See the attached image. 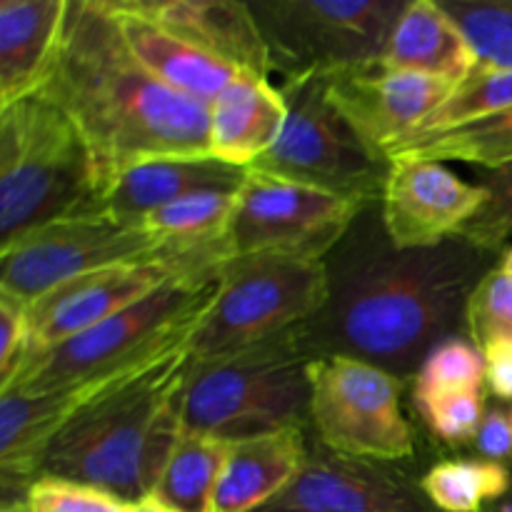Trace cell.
Listing matches in <instances>:
<instances>
[{
  "instance_id": "cell-1",
  "label": "cell",
  "mask_w": 512,
  "mask_h": 512,
  "mask_svg": "<svg viewBox=\"0 0 512 512\" xmlns=\"http://www.w3.org/2000/svg\"><path fill=\"white\" fill-rule=\"evenodd\" d=\"M488 255L463 235L435 248L398 250L383 218L365 210L325 258L328 295L300 328V348L310 360L345 355L408 373L465 318L470 293L490 270Z\"/></svg>"
},
{
  "instance_id": "cell-2",
  "label": "cell",
  "mask_w": 512,
  "mask_h": 512,
  "mask_svg": "<svg viewBox=\"0 0 512 512\" xmlns=\"http://www.w3.org/2000/svg\"><path fill=\"white\" fill-rule=\"evenodd\" d=\"M40 95L53 100L88 143L100 195L138 160L210 155V105L158 83L125 48L103 0L70 3L63 43Z\"/></svg>"
},
{
  "instance_id": "cell-3",
  "label": "cell",
  "mask_w": 512,
  "mask_h": 512,
  "mask_svg": "<svg viewBox=\"0 0 512 512\" xmlns=\"http://www.w3.org/2000/svg\"><path fill=\"white\" fill-rule=\"evenodd\" d=\"M190 340L73 415L45 448L38 475L78 480L128 505L145 503L185 430Z\"/></svg>"
},
{
  "instance_id": "cell-4",
  "label": "cell",
  "mask_w": 512,
  "mask_h": 512,
  "mask_svg": "<svg viewBox=\"0 0 512 512\" xmlns=\"http://www.w3.org/2000/svg\"><path fill=\"white\" fill-rule=\"evenodd\" d=\"M100 183L73 120L35 93L0 110V248L30 230L93 213Z\"/></svg>"
},
{
  "instance_id": "cell-5",
  "label": "cell",
  "mask_w": 512,
  "mask_h": 512,
  "mask_svg": "<svg viewBox=\"0 0 512 512\" xmlns=\"http://www.w3.org/2000/svg\"><path fill=\"white\" fill-rule=\"evenodd\" d=\"M298 333L233 355L190 358L183 428L223 440L300 428L310 415V358Z\"/></svg>"
},
{
  "instance_id": "cell-6",
  "label": "cell",
  "mask_w": 512,
  "mask_h": 512,
  "mask_svg": "<svg viewBox=\"0 0 512 512\" xmlns=\"http://www.w3.org/2000/svg\"><path fill=\"white\" fill-rule=\"evenodd\" d=\"M218 275H180L95 328L25 360L5 390H53L158 358L198 330Z\"/></svg>"
},
{
  "instance_id": "cell-7",
  "label": "cell",
  "mask_w": 512,
  "mask_h": 512,
  "mask_svg": "<svg viewBox=\"0 0 512 512\" xmlns=\"http://www.w3.org/2000/svg\"><path fill=\"white\" fill-rule=\"evenodd\" d=\"M218 295L190 340V358H220L298 333L328 295L325 260L248 255L225 260Z\"/></svg>"
},
{
  "instance_id": "cell-8",
  "label": "cell",
  "mask_w": 512,
  "mask_h": 512,
  "mask_svg": "<svg viewBox=\"0 0 512 512\" xmlns=\"http://www.w3.org/2000/svg\"><path fill=\"white\" fill-rule=\"evenodd\" d=\"M273 68L288 78L378 65L403 0H273L250 3Z\"/></svg>"
},
{
  "instance_id": "cell-9",
  "label": "cell",
  "mask_w": 512,
  "mask_h": 512,
  "mask_svg": "<svg viewBox=\"0 0 512 512\" xmlns=\"http://www.w3.org/2000/svg\"><path fill=\"white\" fill-rule=\"evenodd\" d=\"M148 260H203L173 253L145 225H125L100 213H80L30 230L0 248V293L33 305L80 275ZM215 263V260H203Z\"/></svg>"
},
{
  "instance_id": "cell-10",
  "label": "cell",
  "mask_w": 512,
  "mask_h": 512,
  "mask_svg": "<svg viewBox=\"0 0 512 512\" xmlns=\"http://www.w3.org/2000/svg\"><path fill=\"white\" fill-rule=\"evenodd\" d=\"M288 120L278 143L250 170L315 185L330 193L375 203L383 198L388 163H380L328 98L323 75L283 83Z\"/></svg>"
},
{
  "instance_id": "cell-11",
  "label": "cell",
  "mask_w": 512,
  "mask_h": 512,
  "mask_svg": "<svg viewBox=\"0 0 512 512\" xmlns=\"http://www.w3.org/2000/svg\"><path fill=\"white\" fill-rule=\"evenodd\" d=\"M370 205L280 175L248 170L235 200L225 253L288 255L323 263Z\"/></svg>"
},
{
  "instance_id": "cell-12",
  "label": "cell",
  "mask_w": 512,
  "mask_h": 512,
  "mask_svg": "<svg viewBox=\"0 0 512 512\" xmlns=\"http://www.w3.org/2000/svg\"><path fill=\"white\" fill-rule=\"evenodd\" d=\"M308 375L310 420L330 453L368 463L413 455L398 375L345 355L310 360Z\"/></svg>"
},
{
  "instance_id": "cell-13",
  "label": "cell",
  "mask_w": 512,
  "mask_h": 512,
  "mask_svg": "<svg viewBox=\"0 0 512 512\" xmlns=\"http://www.w3.org/2000/svg\"><path fill=\"white\" fill-rule=\"evenodd\" d=\"M490 190L423 155H395L380 198V218L398 250L435 248L463 235L485 208Z\"/></svg>"
},
{
  "instance_id": "cell-14",
  "label": "cell",
  "mask_w": 512,
  "mask_h": 512,
  "mask_svg": "<svg viewBox=\"0 0 512 512\" xmlns=\"http://www.w3.org/2000/svg\"><path fill=\"white\" fill-rule=\"evenodd\" d=\"M223 265L203 260H148L115 265L68 280L30 305V355L55 348L120 310L130 308L180 275H218ZM25 365V363H23Z\"/></svg>"
},
{
  "instance_id": "cell-15",
  "label": "cell",
  "mask_w": 512,
  "mask_h": 512,
  "mask_svg": "<svg viewBox=\"0 0 512 512\" xmlns=\"http://www.w3.org/2000/svg\"><path fill=\"white\" fill-rule=\"evenodd\" d=\"M325 88L330 103L365 148L390 165V158L420 133L433 110L453 93L455 83L368 65L328 75Z\"/></svg>"
},
{
  "instance_id": "cell-16",
  "label": "cell",
  "mask_w": 512,
  "mask_h": 512,
  "mask_svg": "<svg viewBox=\"0 0 512 512\" xmlns=\"http://www.w3.org/2000/svg\"><path fill=\"white\" fill-rule=\"evenodd\" d=\"M258 512H438L403 480L368 460L308 455L293 483Z\"/></svg>"
},
{
  "instance_id": "cell-17",
  "label": "cell",
  "mask_w": 512,
  "mask_h": 512,
  "mask_svg": "<svg viewBox=\"0 0 512 512\" xmlns=\"http://www.w3.org/2000/svg\"><path fill=\"white\" fill-rule=\"evenodd\" d=\"M248 170L223 163L213 155H160L138 160L120 170L95 203L93 213L115 223L143 225L155 210L200 193L233 190L238 193Z\"/></svg>"
},
{
  "instance_id": "cell-18",
  "label": "cell",
  "mask_w": 512,
  "mask_h": 512,
  "mask_svg": "<svg viewBox=\"0 0 512 512\" xmlns=\"http://www.w3.org/2000/svg\"><path fill=\"white\" fill-rule=\"evenodd\" d=\"M135 10L185 43L238 70L270 78L273 55L250 3L228 0H130Z\"/></svg>"
},
{
  "instance_id": "cell-19",
  "label": "cell",
  "mask_w": 512,
  "mask_h": 512,
  "mask_svg": "<svg viewBox=\"0 0 512 512\" xmlns=\"http://www.w3.org/2000/svg\"><path fill=\"white\" fill-rule=\"evenodd\" d=\"M103 3L113 15L130 55L165 88L210 105L240 73L225 60L185 43L178 35L168 33L158 23L140 15L130 0H103Z\"/></svg>"
},
{
  "instance_id": "cell-20",
  "label": "cell",
  "mask_w": 512,
  "mask_h": 512,
  "mask_svg": "<svg viewBox=\"0 0 512 512\" xmlns=\"http://www.w3.org/2000/svg\"><path fill=\"white\" fill-rule=\"evenodd\" d=\"M70 0L0 3V110L40 93L58 58Z\"/></svg>"
},
{
  "instance_id": "cell-21",
  "label": "cell",
  "mask_w": 512,
  "mask_h": 512,
  "mask_svg": "<svg viewBox=\"0 0 512 512\" xmlns=\"http://www.w3.org/2000/svg\"><path fill=\"white\" fill-rule=\"evenodd\" d=\"M288 120L283 88L270 78L240 70L210 103V155L250 170L275 143Z\"/></svg>"
},
{
  "instance_id": "cell-22",
  "label": "cell",
  "mask_w": 512,
  "mask_h": 512,
  "mask_svg": "<svg viewBox=\"0 0 512 512\" xmlns=\"http://www.w3.org/2000/svg\"><path fill=\"white\" fill-rule=\"evenodd\" d=\"M380 68L420 73L458 85L478 68V58L453 15L435 0H410L395 20Z\"/></svg>"
},
{
  "instance_id": "cell-23",
  "label": "cell",
  "mask_w": 512,
  "mask_h": 512,
  "mask_svg": "<svg viewBox=\"0 0 512 512\" xmlns=\"http://www.w3.org/2000/svg\"><path fill=\"white\" fill-rule=\"evenodd\" d=\"M308 460L300 428L230 440L215 512H258L278 498Z\"/></svg>"
},
{
  "instance_id": "cell-24",
  "label": "cell",
  "mask_w": 512,
  "mask_h": 512,
  "mask_svg": "<svg viewBox=\"0 0 512 512\" xmlns=\"http://www.w3.org/2000/svg\"><path fill=\"white\" fill-rule=\"evenodd\" d=\"M230 440L183 430L170 453L150 503L168 512H215V493Z\"/></svg>"
},
{
  "instance_id": "cell-25",
  "label": "cell",
  "mask_w": 512,
  "mask_h": 512,
  "mask_svg": "<svg viewBox=\"0 0 512 512\" xmlns=\"http://www.w3.org/2000/svg\"><path fill=\"white\" fill-rule=\"evenodd\" d=\"M512 473L495 460H445L420 480L425 500L438 512H480L503 498Z\"/></svg>"
},
{
  "instance_id": "cell-26",
  "label": "cell",
  "mask_w": 512,
  "mask_h": 512,
  "mask_svg": "<svg viewBox=\"0 0 512 512\" xmlns=\"http://www.w3.org/2000/svg\"><path fill=\"white\" fill-rule=\"evenodd\" d=\"M403 153L423 155V158L440 160V163L460 160V163L485 168V173L508 168L512 165V108L478 120V123L465 125V128L450 130V133L415 140L395 155Z\"/></svg>"
},
{
  "instance_id": "cell-27",
  "label": "cell",
  "mask_w": 512,
  "mask_h": 512,
  "mask_svg": "<svg viewBox=\"0 0 512 512\" xmlns=\"http://www.w3.org/2000/svg\"><path fill=\"white\" fill-rule=\"evenodd\" d=\"M508 108H512V70H475L473 75L455 85L453 93L433 110V115L425 120L420 133L410 143L465 128Z\"/></svg>"
},
{
  "instance_id": "cell-28",
  "label": "cell",
  "mask_w": 512,
  "mask_h": 512,
  "mask_svg": "<svg viewBox=\"0 0 512 512\" xmlns=\"http://www.w3.org/2000/svg\"><path fill=\"white\" fill-rule=\"evenodd\" d=\"M470 40L475 70H512V0H440Z\"/></svg>"
},
{
  "instance_id": "cell-29",
  "label": "cell",
  "mask_w": 512,
  "mask_h": 512,
  "mask_svg": "<svg viewBox=\"0 0 512 512\" xmlns=\"http://www.w3.org/2000/svg\"><path fill=\"white\" fill-rule=\"evenodd\" d=\"M485 383H488V365L483 350L468 340L448 338L423 358V365L415 375L413 398L423 400L440 393L483 390Z\"/></svg>"
},
{
  "instance_id": "cell-30",
  "label": "cell",
  "mask_w": 512,
  "mask_h": 512,
  "mask_svg": "<svg viewBox=\"0 0 512 512\" xmlns=\"http://www.w3.org/2000/svg\"><path fill=\"white\" fill-rule=\"evenodd\" d=\"M465 325L480 350L512 348V280L500 268H490L470 293Z\"/></svg>"
},
{
  "instance_id": "cell-31",
  "label": "cell",
  "mask_w": 512,
  "mask_h": 512,
  "mask_svg": "<svg viewBox=\"0 0 512 512\" xmlns=\"http://www.w3.org/2000/svg\"><path fill=\"white\" fill-rule=\"evenodd\" d=\"M133 505L93 485L58 475H38L23 490V498L3 512H128Z\"/></svg>"
},
{
  "instance_id": "cell-32",
  "label": "cell",
  "mask_w": 512,
  "mask_h": 512,
  "mask_svg": "<svg viewBox=\"0 0 512 512\" xmlns=\"http://www.w3.org/2000/svg\"><path fill=\"white\" fill-rule=\"evenodd\" d=\"M428 428L440 440L450 445L475 440L485 418L483 390H463V393H440L433 398L415 400Z\"/></svg>"
},
{
  "instance_id": "cell-33",
  "label": "cell",
  "mask_w": 512,
  "mask_h": 512,
  "mask_svg": "<svg viewBox=\"0 0 512 512\" xmlns=\"http://www.w3.org/2000/svg\"><path fill=\"white\" fill-rule=\"evenodd\" d=\"M483 185L490 190V198L473 223L463 230V238L495 253L512 240V165L485 173Z\"/></svg>"
},
{
  "instance_id": "cell-34",
  "label": "cell",
  "mask_w": 512,
  "mask_h": 512,
  "mask_svg": "<svg viewBox=\"0 0 512 512\" xmlns=\"http://www.w3.org/2000/svg\"><path fill=\"white\" fill-rule=\"evenodd\" d=\"M30 355V305L0 293V390Z\"/></svg>"
},
{
  "instance_id": "cell-35",
  "label": "cell",
  "mask_w": 512,
  "mask_h": 512,
  "mask_svg": "<svg viewBox=\"0 0 512 512\" xmlns=\"http://www.w3.org/2000/svg\"><path fill=\"white\" fill-rule=\"evenodd\" d=\"M475 448L480 450L485 460H495L503 463L505 458L512 455V425L510 415L503 410H490L485 413L483 425H480L478 435H475Z\"/></svg>"
},
{
  "instance_id": "cell-36",
  "label": "cell",
  "mask_w": 512,
  "mask_h": 512,
  "mask_svg": "<svg viewBox=\"0 0 512 512\" xmlns=\"http://www.w3.org/2000/svg\"><path fill=\"white\" fill-rule=\"evenodd\" d=\"M488 365V385L500 400L512 403V348L485 350Z\"/></svg>"
},
{
  "instance_id": "cell-37",
  "label": "cell",
  "mask_w": 512,
  "mask_h": 512,
  "mask_svg": "<svg viewBox=\"0 0 512 512\" xmlns=\"http://www.w3.org/2000/svg\"><path fill=\"white\" fill-rule=\"evenodd\" d=\"M480 512H512V483H510L508 493H505L503 498H498L495 503H490L488 508H483Z\"/></svg>"
},
{
  "instance_id": "cell-38",
  "label": "cell",
  "mask_w": 512,
  "mask_h": 512,
  "mask_svg": "<svg viewBox=\"0 0 512 512\" xmlns=\"http://www.w3.org/2000/svg\"><path fill=\"white\" fill-rule=\"evenodd\" d=\"M498 268L503 270V273L512 280V245H510V248L503 250V255H500V265H498Z\"/></svg>"
},
{
  "instance_id": "cell-39",
  "label": "cell",
  "mask_w": 512,
  "mask_h": 512,
  "mask_svg": "<svg viewBox=\"0 0 512 512\" xmlns=\"http://www.w3.org/2000/svg\"><path fill=\"white\" fill-rule=\"evenodd\" d=\"M128 512H168V510H163V508H160V505H155V503H150V500H145V503L133 505V508H130Z\"/></svg>"
}]
</instances>
